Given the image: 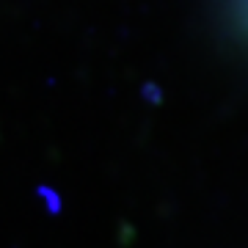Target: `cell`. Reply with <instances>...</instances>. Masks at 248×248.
Returning a JSON list of instances; mask_svg holds the SVG:
<instances>
[{
    "mask_svg": "<svg viewBox=\"0 0 248 248\" xmlns=\"http://www.w3.org/2000/svg\"><path fill=\"white\" fill-rule=\"evenodd\" d=\"M240 11H243V19H246V25H248V0H240Z\"/></svg>",
    "mask_w": 248,
    "mask_h": 248,
    "instance_id": "6da1fadb",
    "label": "cell"
}]
</instances>
